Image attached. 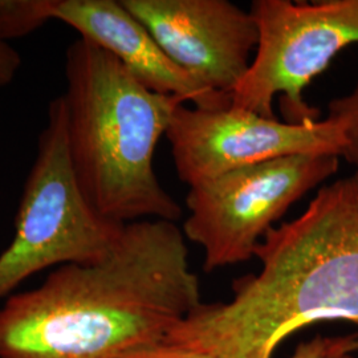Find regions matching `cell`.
Returning <instances> with one entry per match:
<instances>
[{
    "label": "cell",
    "mask_w": 358,
    "mask_h": 358,
    "mask_svg": "<svg viewBox=\"0 0 358 358\" xmlns=\"http://www.w3.org/2000/svg\"><path fill=\"white\" fill-rule=\"evenodd\" d=\"M350 352H352V353H356V352H358V333L356 334V337H355V340H353L352 345H350Z\"/></svg>",
    "instance_id": "5bb4252c"
},
{
    "label": "cell",
    "mask_w": 358,
    "mask_h": 358,
    "mask_svg": "<svg viewBox=\"0 0 358 358\" xmlns=\"http://www.w3.org/2000/svg\"><path fill=\"white\" fill-rule=\"evenodd\" d=\"M250 13L259 44L231 106L273 118L280 96L285 122L319 121V109L306 103L303 92L340 52L357 44L358 0H254Z\"/></svg>",
    "instance_id": "277c9868"
},
{
    "label": "cell",
    "mask_w": 358,
    "mask_h": 358,
    "mask_svg": "<svg viewBox=\"0 0 358 358\" xmlns=\"http://www.w3.org/2000/svg\"><path fill=\"white\" fill-rule=\"evenodd\" d=\"M127 358H211L206 353L185 346L167 343L166 340L131 355Z\"/></svg>",
    "instance_id": "7c38bea8"
},
{
    "label": "cell",
    "mask_w": 358,
    "mask_h": 358,
    "mask_svg": "<svg viewBox=\"0 0 358 358\" xmlns=\"http://www.w3.org/2000/svg\"><path fill=\"white\" fill-rule=\"evenodd\" d=\"M124 227L100 217L84 199L68 155L64 99L52 100L20 198L13 242L0 254V300L41 271L101 260Z\"/></svg>",
    "instance_id": "3957f363"
},
{
    "label": "cell",
    "mask_w": 358,
    "mask_h": 358,
    "mask_svg": "<svg viewBox=\"0 0 358 358\" xmlns=\"http://www.w3.org/2000/svg\"><path fill=\"white\" fill-rule=\"evenodd\" d=\"M22 66V56L13 45L0 38V88L10 85Z\"/></svg>",
    "instance_id": "4fadbf2b"
},
{
    "label": "cell",
    "mask_w": 358,
    "mask_h": 358,
    "mask_svg": "<svg viewBox=\"0 0 358 358\" xmlns=\"http://www.w3.org/2000/svg\"><path fill=\"white\" fill-rule=\"evenodd\" d=\"M340 157L299 154L232 170L192 186L182 232L205 251V271L248 262L267 231L337 173Z\"/></svg>",
    "instance_id": "5b68a950"
},
{
    "label": "cell",
    "mask_w": 358,
    "mask_h": 358,
    "mask_svg": "<svg viewBox=\"0 0 358 358\" xmlns=\"http://www.w3.org/2000/svg\"><path fill=\"white\" fill-rule=\"evenodd\" d=\"M178 178L195 186L232 170L299 154L341 158L343 134L331 120L282 122L236 108L179 105L166 131Z\"/></svg>",
    "instance_id": "8992f818"
},
{
    "label": "cell",
    "mask_w": 358,
    "mask_h": 358,
    "mask_svg": "<svg viewBox=\"0 0 358 358\" xmlns=\"http://www.w3.org/2000/svg\"><path fill=\"white\" fill-rule=\"evenodd\" d=\"M327 118L341 130V157L355 167L353 174L358 177V84L350 93L329 101Z\"/></svg>",
    "instance_id": "30bf717a"
},
{
    "label": "cell",
    "mask_w": 358,
    "mask_h": 358,
    "mask_svg": "<svg viewBox=\"0 0 358 358\" xmlns=\"http://www.w3.org/2000/svg\"><path fill=\"white\" fill-rule=\"evenodd\" d=\"M57 0H0V38H26L55 19Z\"/></svg>",
    "instance_id": "9c48e42d"
},
{
    "label": "cell",
    "mask_w": 358,
    "mask_h": 358,
    "mask_svg": "<svg viewBox=\"0 0 358 358\" xmlns=\"http://www.w3.org/2000/svg\"><path fill=\"white\" fill-rule=\"evenodd\" d=\"M66 145L84 199L100 217L128 224L177 222L182 207L154 171V153L186 103L148 90L115 56L78 38L65 56Z\"/></svg>",
    "instance_id": "7a4b0ae2"
},
{
    "label": "cell",
    "mask_w": 358,
    "mask_h": 358,
    "mask_svg": "<svg viewBox=\"0 0 358 358\" xmlns=\"http://www.w3.org/2000/svg\"><path fill=\"white\" fill-rule=\"evenodd\" d=\"M55 19L115 56L148 90L177 96L199 109L231 105V96L206 88L179 68L121 1L57 0Z\"/></svg>",
    "instance_id": "ba28073f"
},
{
    "label": "cell",
    "mask_w": 358,
    "mask_h": 358,
    "mask_svg": "<svg viewBox=\"0 0 358 358\" xmlns=\"http://www.w3.org/2000/svg\"><path fill=\"white\" fill-rule=\"evenodd\" d=\"M167 56L206 88L231 96L247 75L259 28L229 0H121Z\"/></svg>",
    "instance_id": "52a82bcc"
},
{
    "label": "cell",
    "mask_w": 358,
    "mask_h": 358,
    "mask_svg": "<svg viewBox=\"0 0 358 358\" xmlns=\"http://www.w3.org/2000/svg\"><path fill=\"white\" fill-rule=\"evenodd\" d=\"M202 304L174 222L125 224L109 254L53 269L0 308V358H127Z\"/></svg>",
    "instance_id": "6da1fadb"
},
{
    "label": "cell",
    "mask_w": 358,
    "mask_h": 358,
    "mask_svg": "<svg viewBox=\"0 0 358 358\" xmlns=\"http://www.w3.org/2000/svg\"><path fill=\"white\" fill-rule=\"evenodd\" d=\"M355 334L338 337L317 336L297 346L291 358H355V353L349 352Z\"/></svg>",
    "instance_id": "8fae6325"
}]
</instances>
